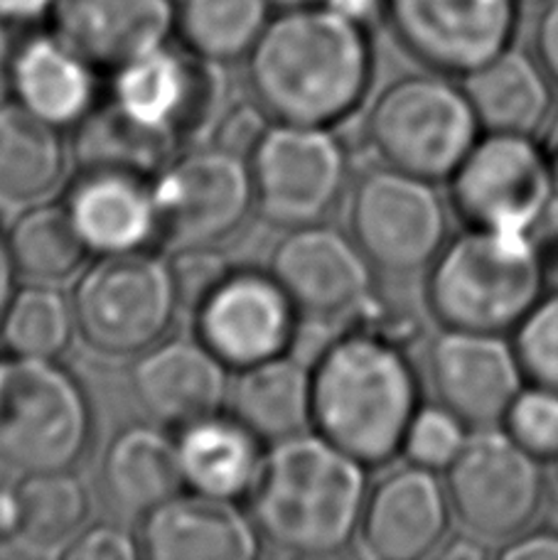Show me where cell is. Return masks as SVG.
Wrapping results in <instances>:
<instances>
[{"instance_id":"6da1fadb","label":"cell","mask_w":558,"mask_h":560,"mask_svg":"<svg viewBox=\"0 0 558 560\" xmlns=\"http://www.w3.org/2000/svg\"><path fill=\"white\" fill-rule=\"evenodd\" d=\"M246 79L274 124L335 128L370 94V27L325 3L276 10L246 55Z\"/></svg>"},{"instance_id":"7a4b0ae2","label":"cell","mask_w":558,"mask_h":560,"mask_svg":"<svg viewBox=\"0 0 558 560\" xmlns=\"http://www.w3.org/2000/svg\"><path fill=\"white\" fill-rule=\"evenodd\" d=\"M367 469L315 430L274 443L248 492L261 541L301 558L345 551L360 534Z\"/></svg>"},{"instance_id":"3957f363","label":"cell","mask_w":558,"mask_h":560,"mask_svg":"<svg viewBox=\"0 0 558 560\" xmlns=\"http://www.w3.org/2000/svg\"><path fill=\"white\" fill-rule=\"evenodd\" d=\"M313 430L367 467L404 453L421 408L411 359L394 339L370 332L337 337L311 369Z\"/></svg>"},{"instance_id":"277c9868","label":"cell","mask_w":558,"mask_h":560,"mask_svg":"<svg viewBox=\"0 0 558 560\" xmlns=\"http://www.w3.org/2000/svg\"><path fill=\"white\" fill-rule=\"evenodd\" d=\"M546 280L532 234L467 226L428 266L426 305L443 329L504 335L539 303Z\"/></svg>"},{"instance_id":"5b68a950","label":"cell","mask_w":558,"mask_h":560,"mask_svg":"<svg viewBox=\"0 0 558 560\" xmlns=\"http://www.w3.org/2000/svg\"><path fill=\"white\" fill-rule=\"evenodd\" d=\"M367 136L384 165L441 183L480 138L463 84L443 72L396 79L374 98Z\"/></svg>"},{"instance_id":"8992f818","label":"cell","mask_w":558,"mask_h":560,"mask_svg":"<svg viewBox=\"0 0 558 560\" xmlns=\"http://www.w3.org/2000/svg\"><path fill=\"white\" fill-rule=\"evenodd\" d=\"M92 406L77 378L47 359L0 364V463L18 472L69 469L92 443Z\"/></svg>"},{"instance_id":"52a82bcc","label":"cell","mask_w":558,"mask_h":560,"mask_svg":"<svg viewBox=\"0 0 558 560\" xmlns=\"http://www.w3.org/2000/svg\"><path fill=\"white\" fill-rule=\"evenodd\" d=\"M177 305L173 264L148 248L98 256L72 295L77 335L104 357H136L161 342Z\"/></svg>"},{"instance_id":"ba28073f","label":"cell","mask_w":558,"mask_h":560,"mask_svg":"<svg viewBox=\"0 0 558 560\" xmlns=\"http://www.w3.org/2000/svg\"><path fill=\"white\" fill-rule=\"evenodd\" d=\"M453 516L483 541L507 544L542 514L546 479L542 459L500 430L475 428L445 467Z\"/></svg>"},{"instance_id":"9c48e42d","label":"cell","mask_w":558,"mask_h":560,"mask_svg":"<svg viewBox=\"0 0 558 560\" xmlns=\"http://www.w3.org/2000/svg\"><path fill=\"white\" fill-rule=\"evenodd\" d=\"M254 207L281 229L321 224L340 205L350 160L330 128L274 124L246 158Z\"/></svg>"},{"instance_id":"30bf717a","label":"cell","mask_w":558,"mask_h":560,"mask_svg":"<svg viewBox=\"0 0 558 560\" xmlns=\"http://www.w3.org/2000/svg\"><path fill=\"white\" fill-rule=\"evenodd\" d=\"M350 236L376 271H426L447 244V207L435 183L396 167H374L350 199Z\"/></svg>"},{"instance_id":"8fae6325","label":"cell","mask_w":558,"mask_h":560,"mask_svg":"<svg viewBox=\"0 0 558 560\" xmlns=\"http://www.w3.org/2000/svg\"><path fill=\"white\" fill-rule=\"evenodd\" d=\"M158 238L175 252L214 248L244 226L254 209L246 158L222 145L173 158L153 177Z\"/></svg>"},{"instance_id":"7c38bea8","label":"cell","mask_w":558,"mask_h":560,"mask_svg":"<svg viewBox=\"0 0 558 560\" xmlns=\"http://www.w3.org/2000/svg\"><path fill=\"white\" fill-rule=\"evenodd\" d=\"M465 226L532 234L556 195L549 155L534 136L487 133L447 177Z\"/></svg>"},{"instance_id":"4fadbf2b","label":"cell","mask_w":558,"mask_h":560,"mask_svg":"<svg viewBox=\"0 0 558 560\" xmlns=\"http://www.w3.org/2000/svg\"><path fill=\"white\" fill-rule=\"evenodd\" d=\"M374 271L350 234L323 222L288 229L268 266L298 319L313 327L345 325L364 315L374 300Z\"/></svg>"},{"instance_id":"5bb4252c","label":"cell","mask_w":558,"mask_h":560,"mask_svg":"<svg viewBox=\"0 0 558 560\" xmlns=\"http://www.w3.org/2000/svg\"><path fill=\"white\" fill-rule=\"evenodd\" d=\"M520 0H384L396 43L418 65L465 77L512 45Z\"/></svg>"},{"instance_id":"9a60e30c","label":"cell","mask_w":558,"mask_h":560,"mask_svg":"<svg viewBox=\"0 0 558 560\" xmlns=\"http://www.w3.org/2000/svg\"><path fill=\"white\" fill-rule=\"evenodd\" d=\"M222 65L165 45L114 72L112 104L128 121L177 140L214 126L226 94Z\"/></svg>"},{"instance_id":"2e32d148","label":"cell","mask_w":558,"mask_h":560,"mask_svg":"<svg viewBox=\"0 0 558 560\" xmlns=\"http://www.w3.org/2000/svg\"><path fill=\"white\" fill-rule=\"evenodd\" d=\"M298 325L295 307L271 273H224L195 305L197 339L234 372L288 354Z\"/></svg>"},{"instance_id":"e0dca14e","label":"cell","mask_w":558,"mask_h":560,"mask_svg":"<svg viewBox=\"0 0 558 560\" xmlns=\"http://www.w3.org/2000/svg\"><path fill=\"white\" fill-rule=\"evenodd\" d=\"M426 369L438 404L470 430L504 423L526 382L514 345L502 335L467 329L438 335L428 347Z\"/></svg>"},{"instance_id":"ac0fdd59","label":"cell","mask_w":558,"mask_h":560,"mask_svg":"<svg viewBox=\"0 0 558 560\" xmlns=\"http://www.w3.org/2000/svg\"><path fill=\"white\" fill-rule=\"evenodd\" d=\"M451 516L445 482L408 463L370 489L357 538L376 560H421L441 551Z\"/></svg>"},{"instance_id":"d6986e66","label":"cell","mask_w":558,"mask_h":560,"mask_svg":"<svg viewBox=\"0 0 558 560\" xmlns=\"http://www.w3.org/2000/svg\"><path fill=\"white\" fill-rule=\"evenodd\" d=\"M53 33L96 72H116L133 59L171 45L175 0H57Z\"/></svg>"},{"instance_id":"ffe728a7","label":"cell","mask_w":558,"mask_h":560,"mask_svg":"<svg viewBox=\"0 0 558 560\" xmlns=\"http://www.w3.org/2000/svg\"><path fill=\"white\" fill-rule=\"evenodd\" d=\"M256 526L232 499L183 492L146 514L141 553L153 560H252Z\"/></svg>"},{"instance_id":"44dd1931","label":"cell","mask_w":558,"mask_h":560,"mask_svg":"<svg viewBox=\"0 0 558 560\" xmlns=\"http://www.w3.org/2000/svg\"><path fill=\"white\" fill-rule=\"evenodd\" d=\"M229 366L199 339H161L133 366V394L143 411L183 428L214 416L229 398Z\"/></svg>"},{"instance_id":"7402d4cb","label":"cell","mask_w":558,"mask_h":560,"mask_svg":"<svg viewBox=\"0 0 558 560\" xmlns=\"http://www.w3.org/2000/svg\"><path fill=\"white\" fill-rule=\"evenodd\" d=\"M153 179L126 170L84 167L65 207L89 254L141 252L158 238Z\"/></svg>"},{"instance_id":"603a6c76","label":"cell","mask_w":558,"mask_h":560,"mask_svg":"<svg viewBox=\"0 0 558 560\" xmlns=\"http://www.w3.org/2000/svg\"><path fill=\"white\" fill-rule=\"evenodd\" d=\"M13 102L57 128H72L96 108V69L55 33L20 39L8 62Z\"/></svg>"},{"instance_id":"cb8c5ba5","label":"cell","mask_w":558,"mask_h":560,"mask_svg":"<svg viewBox=\"0 0 558 560\" xmlns=\"http://www.w3.org/2000/svg\"><path fill=\"white\" fill-rule=\"evenodd\" d=\"M539 59L510 45L463 77V89L487 133L534 136L551 118L554 89Z\"/></svg>"},{"instance_id":"d4e9b609","label":"cell","mask_w":558,"mask_h":560,"mask_svg":"<svg viewBox=\"0 0 558 560\" xmlns=\"http://www.w3.org/2000/svg\"><path fill=\"white\" fill-rule=\"evenodd\" d=\"M175 445L185 489L232 502L252 492L264 463L261 440L222 411L177 428Z\"/></svg>"},{"instance_id":"484cf974","label":"cell","mask_w":558,"mask_h":560,"mask_svg":"<svg viewBox=\"0 0 558 560\" xmlns=\"http://www.w3.org/2000/svg\"><path fill=\"white\" fill-rule=\"evenodd\" d=\"M232 416L261 443H281L313 428L311 369L288 354L242 369L229 386Z\"/></svg>"},{"instance_id":"4316f807","label":"cell","mask_w":558,"mask_h":560,"mask_svg":"<svg viewBox=\"0 0 558 560\" xmlns=\"http://www.w3.org/2000/svg\"><path fill=\"white\" fill-rule=\"evenodd\" d=\"M67 145L62 128L15 102L0 106V207L25 209L62 185Z\"/></svg>"},{"instance_id":"83f0119b","label":"cell","mask_w":558,"mask_h":560,"mask_svg":"<svg viewBox=\"0 0 558 560\" xmlns=\"http://www.w3.org/2000/svg\"><path fill=\"white\" fill-rule=\"evenodd\" d=\"M102 479L116 506L146 516L185 489L175 438L153 425L124 428L106 447Z\"/></svg>"},{"instance_id":"f1b7e54d","label":"cell","mask_w":558,"mask_h":560,"mask_svg":"<svg viewBox=\"0 0 558 560\" xmlns=\"http://www.w3.org/2000/svg\"><path fill=\"white\" fill-rule=\"evenodd\" d=\"M15 504V538L37 553H62L89 518L86 487L69 469L23 475Z\"/></svg>"},{"instance_id":"f546056e","label":"cell","mask_w":558,"mask_h":560,"mask_svg":"<svg viewBox=\"0 0 558 560\" xmlns=\"http://www.w3.org/2000/svg\"><path fill=\"white\" fill-rule=\"evenodd\" d=\"M5 244L18 278L27 283H62L82 268L89 256L65 205L37 202L20 209L5 234Z\"/></svg>"},{"instance_id":"4dcf8cb0","label":"cell","mask_w":558,"mask_h":560,"mask_svg":"<svg viewBox=\"0 0 558 560\" xmlns=\"http://www.w3.org/2000/svg\"><path fill=\"white\" fill-rule=\"evenodd\" d=\"M271 10L268 0H181L175 35L195 57L229 65L252 52Z\"/></svg>"},{"instance_id":"1f68e13d","label":"cell","mask_w":558,"mask_h":560,"mask_svg":"<svg viewBox=\"0 0 558 560\" xmlns=\"http://www.w3.org/2000/svg\"><path fill=\"white\" fill-rule=\"evenodd\" d=\"M77 335L72 300L49 283L15 288L0 315V342L18 359L57 362Z\"/></svg>"},{"instance_id":"d6a6232c","label":"cell","mask_w":558,"mask_h":560,"mask_svg":"<svg viewBox=\"0 0 558 560\" xmlns=\"http://www.w3.org/2000/svg\"><path fill=\"white\" fill-rule=\"evenodd\" d=\"M79 136V153L84 167L126 170L143 177H155L173 160V145L177 140L151 133L118 112L114 104L102 112L89 114Z\"/></svg>"},{"instance_id":"836d02e7","label":"cell","mask_w":558,"mask_h":560,"mask_svg":"<svg viewBox=\"0 0 558 560\" xmlns=\"http://www.w3.org/2000/svg\"><path fill=\"white\" fill-rule=\"evenodd\" d=\"M512 345L526 382L558 394V290L516 325Z\"/></svg>"},{"instance_id":"e575fe53","label":"cell","mask_w":558,"mask_h":560,"mask_svg":"<svg viewBox=\"0 0 558 560\" xmlns=\"http://www.w3.org/2000/svg\"><path fill=\"white\" fill-rule=\"evenodd\" d=\"M467 428L441 404L418 408L411 428L404 440V455L411 465L445 472L467 440Z\"/></svg>"},{"instance_id":"d590c367","label":"cell","mask_w":558,"mask_h":560,"mask_svg":"<svg viewBox=\"0 0 558 560\" xmlns=\"http://www.w3.org/2000/svg\"><path fill=\"white\" fill-rule=\"evenodd\" d=\"M504 430L539 459L558 453V394L542 386L522 388L504 418Z\"/></svg>"},{"instance_id":"8d00e7d4","label":"cell","mask_w":558,"mask_h":560,"mask_svg":"<svg viewBox=\"0 0 558 560\" xmlns=\"http://www.w3.org/2000/svg\"><path fill=\"white\" fill-rule=\"evenodd\" d=\"M141 553V544L131 534L114 524H96L82 528L59 558L69 560H133Z\"/></svg>"},{"instance_id":"74e56055","label":"cell","mask_w":558,"mask_h":560,"mask_svg":"<svg viewBox=\"0 0 558 560\" xmlns=\"http://www.w3.org/2000/svg\"><path fill=\"white\" fill-rule=\"evenodd\" d=\"M258 116H266L258 106H239L234 108V114L226 118L224 126L219 128V143L232 153L246 158V153H252L254 145L258 143V138L264 136L266 128H258Z\"/></svg>"},{"instance_id":"f35d334b","label":"cell","mask_w":558,"mask_h":560,"mask_svg":"<svg viewBox=\"0 0 558 560\" xmlns=\"http://www.w3.org/2000/svg\"><path fill=\"white\" fill-rule=\"evenodd\" d=\"M534 57L558 89V0H546L534 27Z\"/></svg>"},{"instance_id":"ab89813d","label":"cell","mask_w":558,"mask_h":560,"mask_svg":"<svg viewBox=\"0 0 558 560\" xmlns=\"http://www.w3.org/2000/svg\"><path fill=\"white\" fill-rule=\"evenodd\" d=\"M500 556L504 560H558V532H524L507 541Z\"/></svg>"},{"instance_id":"60d3db41","label":"cell","mask_w":558,"mask_h":560,"mask_svg":"<svg viewBox=\"0 0 558 560\" xmlns=\"http://www.w3.org/2000/svg\"><path fill=\"white\" fill-rule=\"evenodd\" d=\"M532 238L536 244V252L542 256L546 276L558 278V192L554 195L551 205L546 207L539 224L534 226Z\"/></svg>"},{"instance_id":"b9f144b4","label":"cell","mask_w":558,"mask_h":560,"mask_svg":"<svg viewBox=\"0 0 558 560\" xmlns=\"http://www.w3.org/2000/svg\"><path fill=\"white\" fill-rule=\"evenodd\" d=\"M57 0H0V23L3 25H35L53 15Z\"/></svg>"},{"instance_id":"7bdbcfd3","label":"cell","mask_w":558,"mask_h":560,"mask_svg":"<svg viewBox=\"0 0 558 560\" xmlns=\"http://www.w3.org/2000/svg\"><path fill=\"white\" fill-rule=\"evenodd\" d=\"M325 5L364 27H370L372 20L384 18V0H325Z\"/></svg>"},{"instance_id":"ee69618b","label":"cell","mask_w":558,"mask_h":560,"mask_svg":"<svg viewBox=\"0 0 558 560\" xmlns=\"http://www.w3.org/2000/svg\"><path fill=\"white\" fill-rule=\"evenodd\" d=\"M441 556L451 560H483L490 558V548L477 536H461L455 541H445L441 546Z\"/></svg>"},{"instance_id":"f6af8a7d","label":"cell","mask_w":558,"mask_h":560,"mask_svg":"<svg viewBox=\"0 0 558 560\" xmlns=\"http://www.w3.org/2000/svg\"><path fill=\"white\" fill-rule=\"evenodd\" d=\"M15 280H18V273L13 268V261H10L5 236L0 234V315H3L8 300H10V295H13Z\"/></svg>"},{"instance_id":"bcb514c9","label":"cell","mask_w":558,"mask_h":560,"mask_svg":"<svg viewBox=\"0 0 558 560\" xmlns=\"http://www.w3.org/2000/svg\"><path fill=\"white\" fill-rule=\"evenodd\" d=\"M544 150L546 155H549V163L554 170V179H556V192H558V112L551 114V124H549V131H546L544 138Z\"/></svg>"},{"instance_id":"7dc6e473","label":"cell","mask_w":558,"mask_h":560,"mask_svg":"<svg viewBox=\"0 0 558 560\" xmlns=\"http://www.w3.org/2000/svg\"><path fill=\"white\" fill-rule=\"evenodd\" d=\"M274 10H288V8H305V5H321L325 0H268Z\"/></svg>"},{"instance_id":"c3c4849f","label":"cell","mask_w":558,"mask_h":560,"mask_svg":"<svg viewBox=\"0 0 558 560\" xmlns=\"http://www.w3.org/2000/svg\"><path fill=\"white\" fill-rule=\"evenodd\" d=\"M520 3H522V5H544L546 0H520Z\"/></svg>"},{"instance_id":"681fc988","label":"cell","mask_w":558,"mask_h":560,"mask_svg":"<svg viewBox=\"0 0 558 560\" xmlns=\"http://www.w3.org/2000/svg\"><path fill=\"white\" fill-rule=\"evenodd\" d=\"M551 463H554V477H556V485H558V453L554 455Z\"/></svg>"},{"instance_id":"f907efd6","label":"cell","mask_w":558,"mask_h":560,"mask_svg":"<svg viewBox=\"0 0 558 560\" xmlns=\"http://www.w3.org/2000/svg\"><path fill=\"white\" fill-rule=\"evenodd\" d=\"M0 364H3V359H0Z\"/></svg>"}]
</instances>
